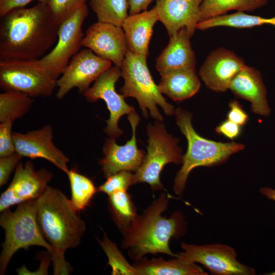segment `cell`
Listing matches in <instances>:
<instances>
[{
  "mask_svg": "<svg viewBox=\"0 0 275 275\" xmlns=\"http://www.w3.org/2000/svg\"><path fill=\"white\" fill-rule=\"evenodd\" d=\"M52 173L46 168L36 170L33 163L28 161L17 166L13 178L0 198V211L14 205L37 199L48 187Z\"/></svg>",
  "mask_w": 275,
  "mask_h": 275,
  "instance_id": "obj_13",
  "label": "cell"
},
{
  "mask_svg": "<svg viewBox=\"0 0 275 275\" xmlns=\"http://www.w3.org/2000/svg\"><path fill=\"white\" fill-rule=\"evenodd\" d=\"M269 0H203L200 7L199 22L236 10L253 11L266 5Z\"/></svg>",
  "mask_w": 275,
  "mask_h": 275,
  "instance_id": "obj_24",
  "label": "cell"
},
{
  "mask_svg": "<svg viewBox=\"0 0 275 275\" xmlns=\"http://www.w3.org/2000/svg\"><path fill=\"white\" fill-rule=\"evenodd\" d=\"M158 21L155 7L140 13L128 15L122 28L130 51L145 56L149 55V45L154 24Z\"/></svg>",
  "mask_w": 275,
  "mask_h": 275,
  "instance_id": "obj_21",
  "label": "cell"
},
{
  "mask_svg": "<svg viewBox=\"0 0 275 275\" xmlns=\"http://www.w3.org/2000/svg\"><path fill=\"white\" fill-rule=\"evenodd\" d=\"M242 58L232 51L218 48L208 56L199 72L205 86L216 92H224L235 75L245 66Z\"/></svg>",
  "mask_w": 275,
  "mask_h": 275,
  "instance_id": "obj_17",
  "label": "cell"
},
{
  "mask_svg": "<svg viewBox=\"0 0 275 275\" xmlns=\"http://www.w3.org/2000/svg\"><path fill=\"white\" fill-rule=\"evenodd\" d=\"M134 184V174L127 171H121L106 178V180L98 187L97 191L108 196L120 190H125Z\"/></svg>",
  "mask_w": 275,
  "mask_h": 275,
  "instance_id": "obj_32",
  "label": "cell"
},
{
  "mask_svg": "<svg viewBox=\"0 0 275 275\" xmlns=\"http://www.w3.org/2000/svg\"><path fill=\"white\" fill-rule=\"evenodd\" d=\"M147 153L144 160L134 174V184L146 182L152 190L163 189L159 176L168 163H182V150L179 147V140L173 138L166 131L161 121L157 120L154 125L149 124Z\"/></svg>",
  "mask_w": 275,
  "mask_h": 275,
  "instance_id": "obj_7",
  "label": "cell"
},
{
  "mask_svg": "<svg viewBox=\"0 0 275 275\" xmlns=\"http://www.w3.org/2000/svg\"><path fill=\"white\" fill-rule=\"evenodd\" d=\"M0 225L5 234L0 255L1 275L5 273L12 257L18 250L34 245L47 250L54 270H60L65 266L66 261L59 258L39 229L36 217V199L19 204L14 211L8 208L1 212Z\"/></svg>",
  "mask_w": 275,
  "mask_h": 275,
  "instance_id": "obj_4",
  "label": "cell"
},
{
  "mask_svg": "<svg viewBox=\"0 0 275 275\" xmlns=\"http://www.w3.org/2000/svg\"><path fill=\"white\" fill-rule=\"evenodd\" d=\"M229 89L236 97L249 101L254 114L265 117L270 116L266 88L258 70L245 65L233 78Z\"/></svg>",
  "mask_w": 275,
  "mask_h": 275,
  "instance_id": "obj_19",
  "label": "cell"
},
{
  "mask_svg": "<svg viewBox=\"0 0 275 275\" xmlns=\"http://www.w3.org/2000/svg\"><path fill=\"white\" fill-rule=\"evenodd\" d=\"M88 14L85 4L65 19L59 25L54 47L39 60L40 65L56 79L62 75L72 57L82 46L84 36L82 25Z\"/></svg>",
  "mask_w": 275,
  "mask_h": 275,
  "instance_id": "obj_9",
  "label": "cell"
},
{
  "mask_svg": "<svg viewBox=\"0 0 275 275\" xmlns=\"http://www.w3.org/2000/svg\"><path fill=\"white\" fill-rule=\"evenodd\" d=\"M98 241L107 257L108 264L112 269V274L140 275L138 270L127 261L117 245L109 239L104 232L102 239H98Z\"/></svg>",
  "mask_w": 275,
  "mask_h": 275,
  "instance_id": "obj_30",
  "label": "cell"
},
{
  "mask_svg": "<svg viewBox=\"0 0 275 275\" xmlns=\"http://www.w3.org/2000/svg\"><path fill=\"white\" fill-rule=\"evenodd\" d=\"M154 0H128L129 15L140 13L147 10L149 5Z\"/></svg>",
  "mask_w": 275,
  "mask_h": 275,
  "instance_id": "obj_38",
  "label": "cell"
},
{
  "mask_svg": "<svg viewBox=\"0 0 275 275\" xmlns=\"http://www.w3.org/2000/svg\"><path fill=\"white\" fill-rule=\"evenodd\" d=\"M57 87V79L38 60H0V87L31 97H47Z\"/></svg>",
  "mask_w": 275,
  "mask_h": 275,
  "instance_id": "obj_8",
  "label": "cell"
},
{
  "mask_svg": "<svg viewBox=\"0 0 275 275\" xmlns=\"http://www.w3.org/2000/svg\"><path fill=\"white\" fill-rule=\"evenodd\" d=\"M33 104L32 97L16 91H5L0 94V122L11 121L24 116Z\"/></svg>",
  "mask_w": 275,
  "mask_h": 275,
  "instance_id": "obj_26",
  "label": "cell"
},
{
  "mask_svg": "<svg viewBox=\"0 0 275 275\" xmlns=\"http://www.w3.org/2000/svg\"><path fill=\"white\" fill-rule=\"evenodd\" d=\"M89 5L98 21L122 26L128 16V0H90Z\"/></svg>",
  "mask_w": 275,
  "mask_h": 275,
  "instance_id": "obj_27",
  "label": "cell"
},
{
  "mask_svg": "<svg viewBox=\"0 0 275 275\" xmlns=\"http://www.w3.org/2000/svg\"><path fill=\"white\" fill-rule=\"evenodd\" d=\"M13 123L6 121L0 124V157L16 152L12 132Z\"/></svg>",
  "mask_w": 275,
  "mask_h": 275,
  "instance_id": "obj_33",
  "label": "cell"
},
{
  "mask_svg": "<svg viewBox=\"0 0 275 275\" xmlns=\"http://www.w3.org/2000/svg\"><path fill=\"white\" fill-rule=\"evenodd\" d=\"M122 76L120 67L114 66L103 72L95 80L94 85L84 93L86 100L93 102L103 100L109 112V118L106 121L105 133L109 137H119L123 131L118 125L119 119L124 115L135 112L134 107L128 105L122 94L115 90V84Z\"/></svg>",
  "mask_w": 275,
  "mask_h": 275,
  "instance_id": "obj_11",
  "label": "cell"
},
{
  "mask_svg": "<svg viewBox=\"0 0 275 275\" xmlns=\"http://www.w3.org/2000/svg\"><path fill=\"white\" fill-rule=\"evenodd\" d=\"M177 254L186 260L203 265L214 275H254L255 270L241 263L235 250L223 244L196 245L182 243Z\"/></svg>",
  "mask_w": 275,
  "mask_h": 275,
  "instance_id": "obj_10",
  "label": "cell"
},
{
  "mask_svg": "<svg viewBox=\"0 0 275 275\" xmlns=\"http://www.w3.org/2000/svg\"><path fill=\"white\" fill-rule=\"evenodd\" d=\"M22 157L18 153L0 157V186L6 184Z\"/></svg>",
  "mask_w": 275,
  "mask_h": 275,
  "instance_id": "obj_34",
  "label": "cell"
},
{
  "mask_svg": "<svg viewBox=\"0 0 275 275\" xmlns=\"http://www.w3.org/2000/svg\"><path fill=\"white\" fill-rule=\"evenodd\" d=\"M147 58L127 50L120 67L124 84L120 91L124 97L137 100L145 118L148 117L149 110L152 118L162 121L163 117L157 105L167 115H175L176 109L166 101L155 84L147 65Z\"/></svg>",
  "mask_w": 275,
  "mask_h": 275,
  "instance_id": "obj_6",
  "label": "cell"
},
{
  "mask_svg": "<svg viewBox=\"0 0 275 275\" xmlns=\"http://www.w3.org/2000/svg\"><path fill=\"white\" fill-rule=\"evenodd\" d=\"M240 126L227 119L220 123L215 129L217 134L233 140L238 138L241 133Z\"/></svg>",
  "mask_w": 275,
  "mask_h": 275,
  "instance_id": "obj_36",
  "label": "cell"
},
{
  "mask_svg": "<svg viewBox=\"0 0 275 275\" xmlns=\"http://www.w3.org/2000/svg\"><path fill=\"white\" fill-rule=\"evenodd\" d=\"M59 28L47 5L9 11L1 17L0 60H40L57 43Z\"/></svg>",
  "mask_w": 275,
  "mask_h": 275,
  "instance_id": "obj_1",
  "label": "cell"
},
{
  "mask_svg": "<svg viewBox=\"0 0 275 275\" xmlns=\"http://www.w3.org/2000/svg\"><path fill=\"white\" fill-rule=\"evenodd\" d=\"M229 111L227 119L240 126L245 125L248 122L249 116L239 102L232 100L229 103Z\"/></svg>",
  "mask_w": 275,
  "mask_h": 275,
  "instance_id": "obj_35",
  "label": "cell"
},
{
  "mask_svg": "<svg viewBox=\"0 0 275 275\" xmlns=\"http://www.w3.org/2000/svg\"><path fill=\"white\" fill-rule=\"evenodd\" d=\"M87 0H48L47 6L53 20L60 24L86 4Z\"/></svg>",
  "mask_w": 275,
  "mask_h": 275,
  "instance_id": "obj_31",
  "label": "cell"
},
{
  "mask_svg": "<svg viewBox=\"0 0 275 275\" xmlns=\"http://www.w3.org/2000/svg\"><path fill=\"white\" fill-rule=\"evenodd\" d=\"M12 135L16 152L22 157L45 159L66 174L69 170V159L53 143L51 125L23 133L13 132Z\"/></svg>",
  "mask_w": 275,
  "mask_h": 275,
  "instance_id": "obj_16",
  "label": "cell"
},
{
  "mask_svg": "<svg viewBox=\"0 0 275 275\" xmlns=\"http://www.w3.org/2000/svg\"><path fill=\"white\" fill-rule=\"evenodd\" d=\"M128 120L132 128V136L122 146L118 145L115 139H107L103 148V157L99 160L105 178L121 171L136 172L145 157V151L139 149L135 132L140 118L135 112L128 115Z\"/></svg>",
  "mask_w": 275,
  "mask_h": 275,
  "instance_id": "obj_14",
  "label": "cell"
},
{
  "mask_svg": "<svg viewBox=\"0 0 275 275\" xmlns=\"http://www.w3.org/2000/svg\"><path fill=\"white\" fill-rule=\"evenodd\" d=\"M109 208L113 218L122 232L138 215L136 208L127 190H118L108 196Z\"/></svg>",
  "mask_w": 275,
  "mask_h": 275,
  "instance_id": "obj_28",
  "label": "cell"
},
{
  "mask_svg": "<svg viewBox=\"0 0 275 275\" xmlns=\"http://www.w3.org/2000/svg\"><path fill=\"white\" fill-rule=\"evenodd\" d=\"M34 0H0V16L16 8H23ZM39 3L47 5L48 0H37Z\"/></svg>",
  "mask_w": 275,
  "mask_h": 275,
  "instance_id": "obj_37",
  "label": "cell"
},
{
  "mask_svg": "<svg viewBox=\"0 0 275 275\" xmlns=\"http://www.w3.org/2000/svg\"><path fill=\"white\" fill-rule=\"evenodd\" d=\"M203 0H156L154 7L158 21L170 37L185 28L193 36L199 22L200 7Z\"/></svg>",
  "mask_w": 275,
  "mask_h": 275,
  "instance_id": "obj_18",
  "label": "cell"
},
{
  "mask_svg": "<svg viewBox=\"0 0 275 275\" xmlns=\"http://www.w3.org/2000/svg\"><path fill=\"white\" fill-rule=\"evenodd\" d=\"M169 197L165 193L153 201L141 215H137L122 232V246L130 257L136 261L147 254H165L176 257L169 247L171 238H179L185 232L186 224L182 213L178 211L170 218L161 214L168 208Z\"/></svg>",
  "mask_w": 275,
  "mask_h": 275,
  "instance_id": "obj_2",
  "label": "cell"
},
{
  "mask_svg": "<svg viewBox=\"0 0 275 275\" xmlns=\"http://www.w3.org/2000/svg\"><path fill=\"white\" fill-rule=\"evenodd\" d=\"M66 174L70 182L71 202L80 212L88 205L97 189L90 179L74 170H69Z\"/></svg>",
  "mask_w": 275,
  "mask_h": 275,
  "instance_id": "obj_29",
  "label": "cell"
},
{
  "mask_svg": "<svg viewBox=\"0 0 275 275\" xmlns=\"http://www.w3.org/2000/svg\"><path fill=\"white\" fill-rule=\"evenodd\" d=\"M264 24H270L275 26V16L265 18L238 11L235 13L224 14L199 22L196 29L203 31L217 26L245 29Z\"/></svg>",
  "mask_w": 275,
  "mask_h": 275,
  "instance_id": "obj_25",
  "label": "cell"
},
{
  "mask_svg": "<svg viewBox=\"0 0 275 275\" xmlns=\"http://www.w3.org/2000/svg\"><path fill=\"white\" fill-rule=\"evenodd\" d=\"M81 43L82 47L119 67L128 50L122 27L98 21L87 29Z\"/></svg>",
  "mask_w": 275,
  "mask_h": 275,
  "instance_id": "obj_15",
  "label": "cell"
},
{
  "mask_svg": "<svg viewBox=\"0 0 275 275\" xmlns=\"http://www.w3.org/2000/svg\"><path fill=\"white\" fill-rule=\"evenodd\" d=\"M259 191L269 200L275 202V189L269 187H263L260 189Z\"/></svg>",
  "mask_w": 275,
  "mask_h": 275,
  "instance_id": "obj_39",
  "label": "cell"
},
{
  "mask_svg": "<svg viewBox=\"0 0 275 275\" xmlns=\"http://www.w3.org/2000/svg\"><path fill=\"white\" fill-rule=\"evenodd\" d=\"M185 28L170 37L167 46L156 60V68L160 75L179 70L195 69L196 57Z\"/></svg>",
  "mask_w": 275,
  "mask_h": 275,
  "instance_id": "obj_20",
  "label": "cell"
},
{
  "mask_svg": "<svg viewBox=\"0 0 275 275\" xmlns=\"http://www.w3.org/2000/svg\"><path fill=\"white\" fill-rule=\"evenodd\" d=\"M176 123L187 141V149L183 155L182 167L173 184L175 193L182 196L191 171L198 167H211L226 162L232 154L244 148V145L234 142L223 143L207 139L193 128L192 114L181 108L175 110Z\"/></svg>",
  "mask_w": 275,
  "mask_h": 275,
  "instance_id": "obj_5",
  "label": "cell"
},
{
  "mask_svg": "<svg viewBox=\"0 0 275 275\" xmlns=\"http://www.w3.org/2000/svg\"><path fill=\"white\" fill-rule=\"evenodd\" d=\"M36 217L43 237L65 260V251L77 247L86 231L79 212L60 189L48 186L36 199Z\"/></svg>",
  "mask_w": 275,
  "mask_h": 275,
  "instance_id": "obj_3",
  "label": "cell"
},
{
  "mask_svg": "<svg viewBox=\"0 0 275 275\" xmlns=\"http://www.w3.org/2000/svg\"><path fill=\"white\" fill-rule=\"evenodd\" d=\"M161 76L158 85L160 92L176 101L191 97L200 88L195 69L173 71Z\"/></svg>",
  "mask_w": 275,
  "mask_h": 275,
  "instance_id": "obj_23",
  "label": "cell"
},
{
  "mask_svg": "<svg viewBox=\"0 0 275 275\" xmlns=\"http://www.w3.org/2000/svg\"><path fill=\"white\" fill-rule=\"evenodd\" d=\"M112 62L84 48L72 57L61 76L57 79L58 87L56 97L62 99L69 91L76 88L84 93L103 72L112 67Z\"/></svg>",
  "mask_w": 275,
  "mask_h": 275,
  "instance_id": "obj_12",
  "label": "cell"
},
{
  "mask_svg": "<svg viewBox=\"0 0 275 275\" xmlns=\"http://www.w3.org/2000/svg\"><path fill=\"white\" fill-rule=\"evenodd\" d=\"M266 274H268V275H275V271L272 272H271V273H267Z\"/></svg>",
  "mask_w": 275,
  "mask_h": 275,
  "instance_id": "obj_40",
  "label": "cell"
},
{
  "mask_svg": "<svg viewBox=\"0 0 275 275\" xmlns=\"http://www.w3.org/2000/svg\"><path fill=\"white\" fill-rule=\"evenodd\" d=\"M133 266L140 275H207L203 268L196 263L177 256L168 260L161 258L148 260L142 258Z\"/></svg>",
  "mask_w": 275,
  "mask_h": 275,
  "instance_id": "obj_22",
  "label": "cell"
}]
</instances>
